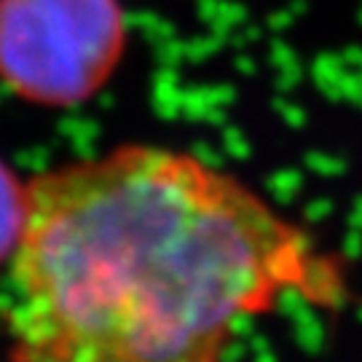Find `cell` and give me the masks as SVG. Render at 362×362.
I'll use <instances>...</instances> for the list:
<instances>
[{
	"label": "cell",
	"instance_id": "obj_1",
	"mask_svg": "<svg viewBox=\"0 0 362 362\" xmlns=\"http://www.w3.org/2000/svg\"><path fill=\"white\" fill-rule=\"evenodd\" d=\"M6 362H226L287 298L330 303L336 260L245 180L124 145L27 182Z\"/></svg>",
	"mask_w": 362,
	"mask_h": 362
},
{
	"label": "cell",
	"instance_id": "obj_2",
	"mask_svg": "<svg viewBox=\"0 0 362 362\" xmlns=\"http://www.w3.org/2000/svg\"><path fill=\"white\" fill-rule=\"evenodd\" d=\"M121 52L118 0H0V81L30 103L89 100Z\"/></svg>",
	"mask_w": 362,
	"mask_h": 362
},
{
	"label": "cell",
	"instance_id": "obj_3",
	"mask_svg": "<svg viewBox=\"0 0 362 362\" xmlns=\"http://www.w3.org/2000/svg\"><path fill=\"white\" fill-rule=\"evenodd\" d=\"M27 182H19L13 172L0 161V272L11 269L16 247L25 228Z\"/></svg>",
	"mask_w": 362,
	"mask_h": 362
}]
</instances>
